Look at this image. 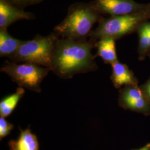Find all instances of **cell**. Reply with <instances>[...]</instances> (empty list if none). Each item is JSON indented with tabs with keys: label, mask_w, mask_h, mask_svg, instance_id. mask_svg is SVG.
Wrapping results in <instances>:
<instances>
[{
	"label": "cell",
	"mask_w": 150,
	"mask_h": 150,
	"mask_svg": "<svg viewBox=\"0 0 150 150\" xmlns=\"http://www.w3.org/2000/svg\"><path fill=\"white\" fill-rule=\"evenodd\" d=\"M96 42L90 39L77 41L59 38L54 47L50 70L64 79L96 71V56L92 54Z\"/></svg>",
	"instance_id": "1"
},
{
	"label": "cell",
	"mask_w": 150,
	"mask_h": 150,
	"mask_svg": "<svg viewBox=\"0 0 150 150\" xmlns=\"http://www.w3.org/2000/svg\"><path fill=\"white\" fill-rule=\"evenodd\" d=\"M92 2H76L69 7L64 20L54 27L59 37L77 41H87L94 25L103 18Z\"/></svg>",
	"instance_id": "2"
},
{
	"label": "cell",
	"mask_w": 150,
	"mask_h": 150,
	"mask_svg": "<svg viewBox=\"0 0 150 150\" xmlns=\"http://www.w3.org/2000/svg\"><path fill=\"white\" fill-rule=\"evenodd\" d=\"M149 19L150 10L127 15L110 16L107 18L103 17L89 38L95 42L106 38L116 41L137 31L141 25Z\"/></svg>",
	"instance_id": "3"
},
{
	"label": "cell",
	"mask_w": 150,
	"mask_h": 150,
	"mask_svg": "<svg viewBox=\"0 0 150 150\" xmlns=\"http://www.w3.org/2000/svg\"><path fill=\"white\" fill-rule=\"evenodd\" d=\"M59 37L54 32L47 36L37 35L31 40L24 41L10 59L16 63H30L50 70L54 47Z\"/></svg>",
	"instance_id": "4"
},
{
	"label": "cell",
	"mask_w": 150,
	"mask_h": 150,
	"mask_svg": "<svg viewBox=\"0 0 150 150\" xmlns=\"http://www.w3.org/2000/svg\"><path fill=\"white\" fill-rule=\"evenodd\" d=\"M50 71L37 64L8 61L1 68V72L6 74L18 85L38 93L41 91V82Z\"/></svg>",
	"instance_id": "5"
},
{
	"label": "cell",
	"mask_w": 150,
	"mask_h": 150,
	"mask_svg": "<svg viewBox=\"0 0 150 150\" xmlns=\"http://www.w3.org/2000/svg\"><path fill=\"white\" fill-rule=\"evenodd\" d=\"M93 5L101 14L123 16L150 10V4H139L134 0H92Z\"/></svg>",
	"instance_id": "6"
},
{
	"label": "cell",
	"mask_w": 150,
	"mask_h": 150,
	"mask_svg": "<svg viewBox=\"0 0 150 150\" xmlns=\"http://www.w3.org/2000/svg\"><path fill=\"white\" fill-rule=\"evenodd\" d=\"M118 102L119 106L125 110L150 115V104L138 85L124 86L119 91Z\"/></svg>",
	"instance_id": "7"
},
{
	"label": "cell",
	"mask_w": 150,
	"mask_h": 150,
	"mask_svg": "<svg viewBox=\"0 0 150 150\" xmlns=\"http://www.w3.org/2000/svg\"><path fill=\"white\" fill-rule=\"evenodd\" d=\"M36 18L32 12L24 11L5 0H0V30H7L12 23L21 20Z\"/></svg>",
	"instance_id": "8"
},
{
	"label": "cell",
	"mask_w": 150,
	"mask_h": 150,
	"mask_svg": "<svg viewBox=\"0 0 150 150\" xmlns=\"http://www.w3.org/2000/svg\"><path fill=\"white\" fill-rule=\"evenodd\" d=\"M111 80L116 88L119 89L122 86L138 85V79L126 64L117 61L111 64Z\"/></svg>",
	"instance_id": "9"
},
{
	"label": "cell",
	"mask_w": 150,
	"mask_h": 150,
	"mask_svg": "<svg viewBox=\"0 0 150 150\" xmlns=\"http://www.w3.org/2000/svg\"><path fill=\"white\" fill-rule=\"evenodd\" d=\"M116 40L111 38H103L95 43L97 49L96 56L100 57L106 64H113L118 61L116 50Z\"/></svg>",
	"instance_id": "10"
},
{
	"label": "cell",
	"mask_w": 150,
	"mask_h": 150,
	"mask_svg": "<svg viewBox=\"0 0 150 150\" xmlns=\"http://www.w3.org/2000/svg\"><path fill=\"white\" fill-rule=\"evenodd\" d=\"M10 150H39V144L35 134L30 127L25 130L20 129V134L16 140L8 142Z\"/></svg>",
	"instance_id": "11"
},
{
	"label": "cell",
	"mask_w": 150,
	"mask_h": 150,
	"mask_svg": "<svg viewBox=\"0 0 150 150\" xmlns=\"http://www.w3.org/2000/svg\"><path fill=\"white\" fill-rule=\"evenodd\" d=\"M23 41L12 36L7 30H0V57H7L10 59Z\"/></svg>",
	"instance_id": "12"
},
{
	"label": "cell",
	"mask_w": 150,
	"mask_h": 150,
	"mask_svg": "<svg viewBox=\"0 0 150 150\" xmlns=\"http://www.w3.org/2000/svg\"><path fill=\"white\" fill-rule=\"evenodd\" d=\"M25 92L24 88L19 87L15 93L2 99L0 102V116L4 118L9 116L23 96Z\"/></svg>",
	"instance_id": "13"
},
{
	"label": "cell",
	"mask_w": 150,
	"mask_h": 150,
	"mask_svg": "<svg viewBox=\"0 0 150 150\" xmlns=\"http://www.w3.org/2000/svg\"><path fill=\"white\" fill-rule=\"evenodd\" d=\"M137 31L139 35V59L140 61H142L145 59L146 56H148L150 52V43L148 34L146 31L144 23L139 26Z\"/></svg>",
	"instance_id": "14"
},
{
	"label": "cell",
	"mask_w": 150,
	"mask_h": 150,
	"mask_svg": "<svg viewBox=\"0 0 150 150\" xmlns=\"http://www.w3.org/2000/svg\"><path fill=\"white\" fill-rule=\"evenodd\" d=\"M13 125L6 121L5 118L0 117V139L1 140L10 134Z\"/></svg>",
	"instance_id": "15"
},
{
	"label": "cell",
	"mask_w": 150,
	"mask_h": 150,
	"mask_svg": "<svg viewBox=\"0 0 150 150\" xmlns=\"http://www.w3.org/2000/svg\"><path fill=\"white\" fill-rule=\"evenodd\" d=\"M12 5L23 9L29 6L39 4L44 0H5Z\"/></svg>",
	"instance_id": "16"
},
{
	"label": "cell",
	"mask_w": 150,
	"mask_h": 150,
	"mask_svg": "<svg viewBox=\"0 0 150 150\" xmlns=\"http://www.w3.org/2000/svg\"><path fill=\"white\" fill-rule=\"evenodd\" d=\"M140 88L150 104V77L145 83L140 86Z\"/></svg>",
	"instance_id": "17"
},
{
	"label": "cell",
	"mask_w": 150,
	"mask_h": 150,
	"mask_svg": "<svg viewBox=\"0 0 150 150\" xmlns=\"http://www.w3.org/2000/svg\"><path fill=\"white\" fill-rule=\"evenodd\" d=\"M144 27H145V29H146V31L148 34V37H149L150 46V22H145L144 23Z\"/></svg>",
	"instance_id": "18"
},
{
	"label": "cell",
	"mask_w": 150,
	"mask_h": 150,
	"mask_svg": "<svg viewBox=\"0 0 150 150\" xmlns=\"http://www.w3.org/2000/svg\"><path fill=\"white\" fill-rule=\"evenodd\" d=\"M132 150H150V143H148L147 144H146L144 146L141 147L139 149Z\"/></svg>",
	"instance_id": "19"
},
{
	"label": "cell",
	"mask_w": 150,
	"mask_h": 150,
	"mask_svg": "<svg viewBox=\"0 0 150 150\" xmlns=\"http://www.w3.org/2000/svg\"><path fill=\"white\" fill-rule=\"evenodd\" d=\"M148 56H149V57H150V52H149V54H148Z\"/></svg>",
	"instance_id": "20"
}]
</instances>
